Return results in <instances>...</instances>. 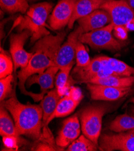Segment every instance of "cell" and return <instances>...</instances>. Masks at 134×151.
I'll list each match as a JSON object with an SVG mask.
<instances>
[{
	"mask_svg": "<svg viewBox=\"0 0 134 151\" xmlns=\"http://www.w3.org/2000/svg\"><path fill=\"white\" fill-rule=\"evenodd\" d=\"M66 34V32L62 31L55 36L49 35L37 40L32 49L33 55L27 66L18 72V85L21 92L30 96L35 102L42 101L45 94L28 92L25 87L27 80L33 75L42 73L48 68L56 66L55 58Z\"/></svg>",
	"mask_w": 134,
	"mask_h": 151,
	"instance_id": "6da1fadb",
	"label": "cell"
},
{
	"mask_svg": "<svg viewBox=\"0 0 134 151\" xmlns=\"http://www.w3.org/2000/svg\"><path fill=\"white\" fill-rule=\"evenodd\" d=\"M1 104L11 114L19 135H26L34 140L41 137L43 125V110L40 105L21 103L14 90L9 98Z\"/></svg>",
	"mask_w": 134,
	"mask_h": 151,
	"instance_id": "7a4b0ae2",
	"label": "cell"
},
{
	"mask_svg": "<svg viewBox=\"0 0 134 151\" xmlns=\"http://www.w3.org/2000/svg\"><path fill=\"white\" fill-rule=\"evenodd\" d=\"M52 7V4L48 2L36 4L28 9L25 16L18 18V31L21 32L28 30L30 32L31 43H34L50 35V32L47 29L48 25L46 22Z\"/></svg>",
	"mask_w": 134,
	"mask_h": 151,
	"instance_id": "3957f363",
	"label": "cell"
},
{
	"mask_svg": "<svg viewBox=\"0 0 134 151\" xmlns=\"http://www.w3.org/2000/svg\"><path fill=\"white\" fill-rule=\"evenodd\" d=\"M109 111L108 105H92L84 108L80 116L83 134L99 146L102 119Z\"/></svg>",
	"mask_w": 134,
	"mask_h": 151,
	"instance_id": "277c9868",
	"label": "cell"
},
{
	"mask_svg": "<svg viewBox=\"0 0 134 151\" xmlns=\"http://www.w3.org/2000/svg\"><path fill=\"white\" fill-rule=\"evenodd\" d=\"M114 25L112 23L93 31L82 34L79 41L89 45L95 50L118 51L122 50V43L113 35Z\"/></svg>",
	"mask_w": 134,
	"mask_h": 151,
	"instance_id": "5b68a950",
	"label": "cell"
},
{
	"mask_svg": "<svg viewBox=\"0 0 134 151\" xmlns=\"http://www.w3.org/2000/svg\"><path fill=\"white\" fill-rule=\"evenodd\" d=\"M100 9L108 12L114 27H124L128 32L134 30V9L127 0H110Z\"/></svg>",
	"mask_w": 134,
	"mask_h": 151,
	"instance_id": "8992f818",
	"label": "cell"
},
{
	"mask_svg": "<svg viewBox=\"0 0 134 151\" xmlns=\"http://www.w3.org/2000/svg\"><path fill=\"white\" fill-rule=\"evenodd\" d=\"M99 149L102 151H134V130L100 135Z\"/></svg>",
	"mask_w": 134,
	"mask_h": 151,
	"instance_id": "52a82bcc",
	"label": "cell"
},
{
	"mask_svg": "<svg viewBox=\"0 0 134 151\" xmlns=\"http://www.w3.org/2000/svg\"><path fill=\"white\" fill-rule=\"evenodd\" d=\"M32 36L28 30H24L19 33H13L10 37V53L13 61L14 70L25 68L27 66L33 53L28 52L24 49L27 39Z\"/></svg>",
	"mask_w": 134,
	"mask_h": 151,
	"instance_id": "ba28073f",
	"label": "cell"
},
{
	"mask_svg": "<svg viewBox=\"0 0 134 151\" xmlns=\"http://www.w3.org/2000/svg\"><path fill=\"white\" fill-rule=\"evenodd\" d=\"M84 98L81 89L78 87L72 86L69 91L59 100L55 110L49 118L47 126L54 119L63 117L73 113Z\"/></svg>",
	"mask_w": 134,
	"mask_h": 151,
	"instance_id": "9c48e42d",
	"label": "cell"
},
{
	"mask_svg": "<svg viewBox=\"0 0 134 151\" xmlns=\"http://www.w3.org/2000/svg\"><path fill=\"white\" fill-rule=\"evenodd\" d=\"M82 34L81 29L78 25L75 29L70 33L65 42L59 48L56 58L55 65L59 69H62L75 63V51L79 37Z\"/></svg>",
	"mask_w": 134,
	"mask_h": 151,
	"instance_id": "30bf717a",
	"label": "cell"
},
{
	"mask_svg": "<svg viewBox=\"0 0 134 151\" xmlns=\"http://www.w3.org/2000/svg\"><path fill=\"white\" fill-rule=\"evenodd\" d=\"M77 0H59L49 18V24L54 30H60L68 25Z\"/></svg>",
	"mask_w": 134,
	"mask_h": 151,
	"instance_id": "8fae6325",
	"label": "cell"
},
{
	"mask_svg": "<svg viewBox=\"0 0 134 151\" xmlns=\"http://www.w3.org/2000/svg\"><path fill=\"white\" fill-rule=\"evenodd\" d=\"M81 131L80 120L77 114L67 118L63 122V126L58 133L55 140V144L62 150L67 147L80 137Z\"/></svg>",
	"mask_w": 134,
	"mask_h": 151,
	"instance_id": "7c38bea8",
	"label": "cell"
},
{
	"mask_svg": "<svg viewBox=\"0 0 134 151\" xmlns=\"http://www.w3.org/2000/svg\"><path fill=\"white\" fill-rule=\"evenodd\" d=\"M87 87L92 99L103 101H117L128 94L131 89V87H115L92 83H87Z\"/></svg>",
	"mask_w": 134,
	"mask_h": 151,
	"instance_id": "4fadbf2b",
	"label": "cell"
},
{
	"mask_svg": "<svg viewBox=\"0 0 134 151\" xmlns=\"http://www.w3.org/2000/svg\"><path fill=\"white\" fill-rule=\"evenodd\" d=\"M77 21L84 34L107 25L111 23V18L108 12L99 9Z\"/></svg>",
	"mask_w": 134,
	"mask_h": 151,
	"instance_id": "5bb4252c",
	"label": "cell"
},
{
	"mask_svg": "<svg viewBox=\"0 0 134 151\" xmlns=\"http://www.w3.org/2000/svg\"><path fill=\"white\" fill-rule=\"evenodd\" d=\"M103 65L97 57L93 58L88 66L84 67L75 66L73 68L71 77L75 81L87 84L90 81L97 78Z\"/></svg>",
	"mask_w": 134,
	"mask_h": 151,
	"instance_id": "9a60e30c",
	"label": "cell"
},
{
	"mask_svg": "<svg viewBox=\"0 0 134 151\" xmlns=\"http://www.w3.org/2000/svg\"><path fill=\"white\" fill-rule=\"evenodd\" d=\"M59 70V68L56 66L50 67L42 73L35 74L29 77L26 85L28 87H30L32 85L37 84L40 86V92L46 94L48 90L54 88L55 79Z\"/></svg>",
	"mask_w": 134,
	"mask_h": 151,
	"instance_id": "2e32d148",
	"label": "cell"
},
{
	"mask_svg": "<svg viewBox=\"0 0 134 151\" xmlns=\"http://www.w3.org/2000/svg\"><path fill=\"white\" fill-rule=\"evenodd\" d=\"M108 1L110 0H77L68 28L72 29L77 21L99 9L103 4Z\"/></svg>",
	"mask_w": 134,
	"mask_h": 151,
	"instance_id": "e0dca14e",
	"label": "cell"
},
{
	"mask_svg": "<svg viewBox=\"0 0 134 151\" xmlns=\"http://www.w3.org/2000/svg\"><path fill=\"white\" fill-rule=\"evenodd\" d=\"M62 97L59 95L56 88H52L44 96L40 103L43 110V125L47 127V123L50 116L54 112L59 100Z\"/></svg>",
	"mask_w": 134,
	"mask_h": 151,
	"instance_id": "ac0fdd59",
	"label": "cell"
},
{
	"mask_svg": "<svg viewBox=\"0 0 134 151\" xmlns=\"http://www.w3.org/2000/svg\"><path fill=\"white\" fill-rule=\"evenodd\" d=\"M98 57L104 66L117 75L124 77L134 76V67L127 65L124 62L105 55L98 56Z\"/></svg>",
	"mask_w": 134,
	"mask_h": 151,
	"instance_id": "d6986e66",
	"label": "cell"
},
{
	"mask_svg": "<svg viewBox=\"0 0 134 151\" xmlns=\"http://www.w3.org/2000/svg\"><path fill=\"white\" fill-rule=\"evenodd\" d=\"M9 111L1 104L0 107V135L2 137L11 139L19 137L15 124L12 120Z\"/></svg>",
	"mask_w": 134,
	"mask_h": 151,
	"instance_id": "ffe728a7",
	"label": "cell"
},
{
	"mask_svg": "<svg viewBox=\"0 0 134 151\" xmlns=\"http://www.w3.org/2000/svg\"><path fill=\"white\" fill-rule=\"evenodd\" d=\"M87 83L100 84L115 87H132L134 84V76L124 77L120 76V75H111V76L107 77L93 79Z\"/></svg>",
	"mask_w": 134,
	"mask_h": 151,
	"instance_id": "44dd1931",
	"label": "cell"
},
{
	"mask_svg": "<svg viewBox=\"0 0 134 151\" xmlns=\"http://www.w3.org/2000/svg\"><path fill=\"white\" fill-rule=\"evenodd\" d=\"M75 63L59 69L55 81V88L57 89L59 95L63 97L69 91L71 87L69 81L70 74Z\"/></svg>",
	"mask_w": 134,
	"mask_h": 151,
	"instance_id": "7402d4cb",
	"label": "cell"
},
{
	"mask_svg": "<svg viewBox=\"0 0 134 151\" xmlns=\"http://www.w3.org/2000/svg\"><path fill=\"white\" fill-rule=\"evenodd\" d=\"M109 129L116 133L134 130V117L126 114L118 115L110 123Z\"/></svg>",
	"mask_w": 134,
	"mask_h": 151,
	"instance_id": "603a6c76",
	"label": "cell"
},
{
	"mask_svg": "<svg viewBox=\"0 0 134 151\" xmlns=\"http://www.w3.org/2000/svg\"><path fill=\"white\" fill-rule=\"evenodd\" d=\"M99 146L84 134L73 141L67 148V151H96Z\"/></svg>",
	"mask_w": 134,
	"mask_h": 151,
	"instance_id": "cb8c5ba5",
	"label": "cell"
},
{
	"mask_svg": "<svg viewBox=\"0 0 134 151\" xmlns=\"http://www.w3.org/2000/svg\"><path fill=\"white\" fill-rule=\"evenodd\" d=\"M0 6L3 11L9 13H27L29 5L27 0H0Z\"/></svg>",
	"mask_w": 134,
	"mask_h": 151,
	"instance_id": "d4e9b609",
	"label": "cell"
},
{
	"mask_svg": "<svg viewBox=\"0 0 134 151\" xmlns=\"http://www.w3.org/2000/svg\"><path fill=\"white\" fill-rule=\"evenodd\" d=\"M14 64L9 54L1 47L0 53V78H4L12 74Z\"/></svg>",
	"mask_w": 134,
	"mask_h": 151,
	"instance_id": "484cf974",
	"label": "cell"
},
{
	"mask_svg": "<svg viewBox=\"0 0 134 151\" xmlns=\"http://www.w3.org/2000/svg\"><path fill=\"white\" fill-rule=\"evenodd\" d=\"M76 66L84 67L88 66L91 62V58L83 43L78 41L75 51Z\"/></svg>",
	"mask_w": 134,
	"mask_h": 151,
	"instance_id": "4316f807",
	"label": "cell"
},
{
	"mask_svg": "<svg viewBox=\"0 0 134 151\" xmlns=\"http://www.w3.org/2000/svg\"><path fill=\"white\" fill-rule=\"evenodd\" d=\"M13 76L11 74L9 76L0 80V101L3 102L10 97L13 92L12 82Z\"/></svg>",
	"mask_w": 134,
	"mask_h": 151,
	"instance_id": "83f0119b",
	"label": "cell"
},
{
	"mask_svg": "<svg viewBox=\"0 0 134 151\" xmlns=\"http://www.w3.org/2000/svg\"><path fill=\"white\" fill-rule=\"evenodd\" d=\"M127 1L128 3V4H129V6L134 9V0H127Z\"/></svg>",
	"mask_w": 134,
	"mask_h": 151,
	"instance_id": "f1b7e54d",
	"label": "cell"
},
{
	"mask_svg": "<svg viewBox=\"0 0 134 151\" xmlns=\"http://www.w3.org/2000/svg\"><path fill=\"white\" fill-rule=\"evenodd\" d=\"M28 1H36V0H28Z\"/></svg>",
	"mask_w": 134,
	"mask_h": 151,
	"instance_id": "f546056e",
	"label": "cell"
},
{
	"mask_svg": "<svg viewBox=\"0 0 134 151\" xmlns=\"http://www.w3.org/2000/svg\"><path fill=\"white\" fill-rule=\"evenodd\" d=\"M132 48H134V45H133V47H132Z\"/></svg>",
	"mask_w": 134,
	"mask_h": 151,
	"instance_id": "4dcf8cb0",
	"label": "cell"
}]
</instances>
